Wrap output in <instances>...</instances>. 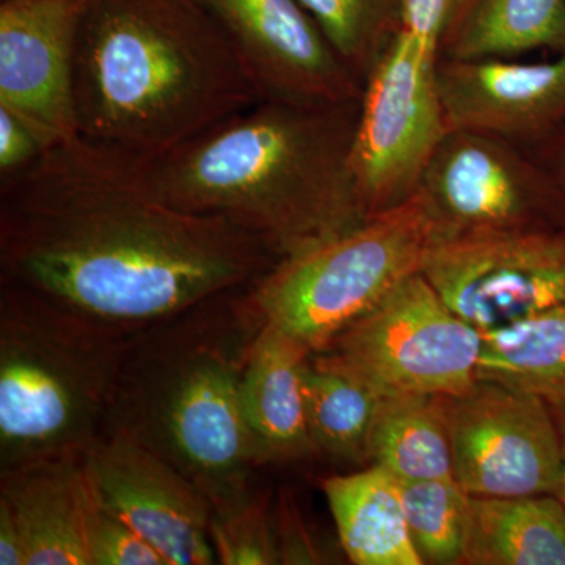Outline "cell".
Returning <instances> with one entry per match:
<instances>
[{
    "mask_svg": "<svg viewBox=\"0 0 565 565\" xmlns=\"http://www.w3.org/2000/svg\"><path fill=\"white\" fill-rule=\"evenodd\" d=\"M278 259L241 226L163 202L139 159L82 137L0 184V278L131 332Z\"/></svg>",
    "mask_w": 565,
    "mask_h": 565,
    "instance_id": "cell-1",
    "label": "cell"
},
{
    "mask_svg": "<svg viewBox=\"0 0 565 565\" xmlns=\"http://www.w3.org/2000/svg\"><path fill=\"white\" fill-rule=\"evenodd\" d=\"M360 98L258 102L143 163L151 191L180 210L215 215L278 258L364 221L351 151Z\"/></svg>",
    "mask_w": 565,
    "mask_h": 565,
    "instance_id": "cell-2",
    "label": "cell"
},
{
    "mask_svg": "<svg viewBox=\"0 0 565 565\" xmlns=\"http://www.w3.org/2000/svg\"><path fill=\"white\" fill-rule=\"evenodd\" d=\"M258 102L200 0H88L76 58L82 139L150 161Z\"/></svg>",
    "mask_w": 565,
    "mask_h": 565,
    "instance_id": "cell-3",
    "label": "cell"
},
{
    "mask_svg": "<svg viewBox=\"0 0 565 565\" xmlns=\"http://www.w3.org/2000/svg\"><path fill=\"white\" fill-rule=\"evenodd\" d=\"M262 326L243 286L134 333L103 435L154 452L212 508L244 493L263 465L243 401Z\"/></svg>",
    "mask_w": 565,
    "mask_h": 565,
    "instance_id": "cell-4",
    "label": "cell"
},
{
    "mask_svg": "<svg viewBox=\"0 0 565 565\" xmlns=\"http://www.w3.org/2000/svg\"><path fill=\"white\" fill-rule=\"evenodd\" d=\"M134 333L0 278V471L88 452Z\"/></svg>",
    "mask_w": 565,
    "mask_h": 565,
    "instance_id": "cell-5",
    "label": "cell"
},
{
    "mask_svg": "<svg viewBox=\"0 0 565 565\" xmlns=\"http://www.w3.org/2000/svg\"><path fill=\"white\" fill-rule=\"evenodd\" d=\"M437 241L433 218L415 193L348 232L278 259L244 286L245 297L264 323L316 353L422 273Z\"/></svg>",
    "mask_w": 565,
    "mask_h": 565,
    "instance_id": "cell-6",
    "label": "cell"
},
{
    "mask_svg": "<svg viewBox=\"0 0 565 565\" xmlns=\"http://www.w3.org/2000/svg\"><path fill=\"white\" fill-rule=\"evenodd\" d=\"M482 333L422 273L313 353L379 396H459L478 382Z\"/></svg>",
    "mask_w": 565,
    "mask_h": 565,
    "instance_id": "cell-7",
    "label": "cell"
},
{
    "mask_svg": "<svg viewBox=\"0 0 565 565\" xmlns=\"http://www.w3.org/2000/svg\"><path fill=\"white\" fill-rule=\"evenodd\" d=\"M437 55L399 31L366 74L351 177L364 218L411 200L449 132L435 84Z\"/></svg>",
    "mask_w": 565,
    "mask_h": 565,
    "instance_id": "cell-8",
    "label": "cell"
},
{
    "mask_svg": "<svg viewBox=\"0 0 565 565\" xmlns=\"http://www.w3.org/2000/svg\"><path fill=\"white\" fill-rule=\"evenodd\" d=\"M416 193L437 243L565 225L563 195L537 159L486 134H446Z\"/></svg>",
    "mask_w": 565,
    "mask_h": 565,
    "instance_id": "cell-9",
    "label": "cell"
},
{
    "mask_svg": "<svg viewBox=\"0 0 565 565\" xmlns=\"http://www.w3.org/2000/svg\"><path fill=\"white\" fill-rule=\"evenodd\" d=\"M455 479L470 497L559 493L563 445L552 405L478 381L459 396H441Z\"/></svg>",
    "mask_w": 565,
    "mask_h": 565,
    "instance_id": "cell-10",
    "label": "cell"
},
{
    "mask_svg": "<svg viewBox=\"0 0 565 565\" xmlns=\"http://www.w3.org/2000/svg\"><path fill=\"white\" fill-rule=\"evenodd\" d=\"M422 274L456 315L489 332L565 305V225L440 241Z\"/></svg>",
    "mask_w": 565,
    "mask_h": 565,
    "instance_id": "cell-11",
    "label": "cell"
},
{
    "mask_svg": "<svg viewBox=\"0 0 565 565\" xmlns=\"http://www.w3.org/2000/svg\"><path fill=\"white\" fill-rule=\"evenodd\" d=\"M214 18L262 102L330 104L362 96L299 0H200Z\"/></svg>",
    "mask_w": 565,
    "mask_h": 565,
    "instance_id": "cell-12",
    "label": "cell"
},
{
    "mask_svg": "<svg viewBox=\"0 0 565 565\" xmlns=\"http://www.w3.org/2000/svg\"><path fill=\"white\" fill-rule=\"evenodd\" d=\"M88 0L0 2V107L50 148L79 137L76 58Z\"/></svg>",
    "mask_w": 565,
    "mask_h": 565,
    "instance_id": "cell-13",
    "label": "cell"
},
{
    "mask_svg": "<svg viewBox=\"0 0 565 565\" xmlns=\"http://www.w3.org/2000/svg\"><path fill=\"white\" fill-rule=\"evenodd\" d=\"M87 467L99 505L143 535L167 564L217 563L210 498L172 465L120 435H102Z\"/></svg>",
    "mask_w": 565,
    "mask_h": 565,
    "instance_id": "cell-14",
    "label": "cell"
},
{
    "mask_svg": "<svg viewBox=\"0 0 565 565\" xmlns=\"http://www.w3.org/2000/svg\"><path fill=\"white\" fill-rule=\"evenodd\" d=\"M435 84L449 131L526 147L541 145L565 125V51L534 63L437 57Z\"/></svg>",
    "mask_w": 565,
    "mask_h": 565,
    "instance_id": "cell-15",
    "label": "cell"
},
{
    "mask_svg": "<svg viewBox=\"0 0 565 565\" xmlns=\"http://www.w3.org/2000/svg\"><path fill=\"white\" fill-rule=\"evenodd\" d=\"M0 501L25 542V565H90L88 534L98 508L87 452L44 457L0 471Z\"/></svg>",
    "mask_w": 565,
    "mask_h": 565,
    "instance_id": "cell-16",
    "label": "cell"
},
{
    "mask_svg": "<svg viewBox=\"0 0 565 565\" xmlns=\"http://www.w3.org/2000/svg\"><path fill=\"white\" fill-rule=\"evenodd\" d=\"M313 352L264 323L253 341L243 381L245 418L263 463L315 455L305 399V371Z\"/></svg>",
    "mask_w": 565,
    "mask_h": 565,
    "instance_id": "cell-17",
    "label": "cell"
},
{
    "mask_svg": "<svg viewBox=\"0 0 565 565\" xmlns=\"http://www.w3.org/2000/svg\"><path fill=\"white\" fill-rule=\"evenodd\" d=\"M338 539L356 565H424L412 541L399 479L379 465L323 479Z\"/></svg>",
    "mask_w": 565,
    "mask_h": 565,
    "instance_id": "cell-18",
    "label": "cell"
},
{
    "mask_svg": "<svg viewBox=\"0 0 565 565\" xmlns=\"http://www.w3.org/2000/svg\"><path fill=\"white\" fill-rule=\"evenodd\" d=\"M462 565H565L563 501L470 497Z\"/></svg>",
    "mask_w": 565,
    "mask_h": 565,
    "instance_id": "cell-19",
    "label": "cell"
},
{
    "mask_svg": "<svg viewBox=\"0 0 565 565\" xmlns=\"http://www.w3.org/2000/svg\"><path fill=\"white\" fill-rule=\"evenodd\" d=\"M533 51H565V0H460L438 57L515 58Z\"/></svg>",
    "mask_w": 565,
    "mask_h": 565,
    "instance_id": "cell-20",
    "label": "cell"
},
{
    "mask_svg": "<svg viewBox=\"0 0 565 565\" xmlns=\"http://www.w3.org/2000/svg\"><path fill=\"white\" fill-rule=\"evenodd\" d=\"M478 381L565 404V305L482 333Z\"/></svg>",
    "mask_w": 565,
    "mask_h": 565,
    "instance_id": "cell-21",
    "label": "cell"
},
{
    "mask_svg": "<svg viewBox=\"0 0 565 565\" xmlns=\"http://www.w3.org/2000/svg\"><path fill=\"white\" fill-rule=\"evenodd\" d=\"M367 457L401 482L455 478L441 396H381Z\"/></svg>",
    "mask_w": 565,
    "mask_h": 565,
    "instance_id": "cell-22",
    "label": "cell"
},
{
    "mask_svg": "<svg viewBox=\"0 0 565 565\" xmlns=\"http://www.w3.org/2000/svg\"><path fill=\"white\" fill-rule=\"evenodd\" d=\"M308 426L316 452L370 465L371 430L381 396L353 375L311 355L305 371Z\"/></svg>",
    "mask_w": 565,
    "mask_h": 565,
    "instance_id": "cell-23",
    "label": "cell"
},
{
    "mask_svg": "<svg viewBox=\"0 0 565 565\" xmlns=\"http://www.w3.org/2000/svg\"><path fill=\"white\" fill-rule=\"evenodd\" d=\"M341 61L364 82L403 25V0H299Z\"/></svg>",
    "mask_w": 565,
    "mask_h": 565,
    "instance_id": "cell-24",
    "label": "cell"
},
{
    "mask_svg": "<svg viewBox=\"0 0 565 565\" xmlns=\"http://www.w3.org/2000/svg\"><path fill=\"white\" fill-rule=\"evenodd\" d=\"M401 484L408 531L423 563L462 564L470 494L455 478Z\"/></svg>",
    "mask_w": 565,
    "mask_h": 565,
    "instance_id": "cell-25",
    "label": "cell"
},
{
    "mask_svg": "<svg viewBox=\"0 0 565 565\" xmlns=\"http://www.w3.org/2000/svg\"><path fill=\"white\" fill-rule=\"evenodd\" d=\"M210 537L217 563L223 565H275L273 497L248 487L233 500L212 508Z\"/></svg>",
    "mask_w": 565,
    "mask_h": 565,
    "instance_id": "cell-26",
    "label": "cell"
},
{
    "mask_svg": "<svg viewBox=\"0 0 565 565\" xmlns=\"http://www.w3.org/2000/svg\"><path fill=\"white\" fill-rule=\"evenodd\" d=\"M90 565H169L143 537L98 503L88 534Z\"/></svg>",
    "mask_w": 565,
    "mask_h": 565,
    "instance_id": "cell-27",
    "label": "cell"
},
{
    "mask_svg": "<svg viewBox=\"0 0 565 565\" xmlns=\"http://www.w3.org/2000/svg\"><path fill=\"white\" fill-rule=\"evenodd\" d=\"M275 541L280 564L323 563V553L297 511L292 498L280 493L274 505Z\"/></svg>",
    "mask_w": 565,
    "mask_h": 565,
    "instance_id": "cell-28",
    "label": "cell"
},
{
    "mask_svg": "<svg viewBox=\"0 0 565 565\" xmlns=\"http://www.w3.org/2000/svg\"><path fill=\"white\" fill-rule=\"evenodd\" d=\"M46 147L36 134L10 110L0 107V184L28 172Z\"/></svg>",
    "mask_w": 565,
    "mask_h": 565,
    "instance_id": "cell-29",
    "label": "cell"
},
{
    "mask_svg": "<svg viewBox=\"0 0 565 565\" xmlns=\"http://www.w3.org/2000/svg\"><path fill=\"white\" fill-rule=\"evenodd\" d=\"M460 0H403L401 31L429 54L437 55L441 36L455 17Z\"/></svg>",
    "mask_w": 565,
    "mask_h": 565,
    "instance_id": "cell-30",
    "label": "cell"
},
{
    "mask_svg": "<svg viewBox=\"0 0 565 565\" xmlns=\"http://www.w3.org/2000/svg\"><path fill=\"white\" fill-rule=\"evenodd\" d=\"M24 535L9 505L0 501V565H25Z\"/></svg>",
    "mask_w": 565,
    "mask_h": 565,
    "instance_id": "cell-31",
    "label": "cell"
},
{
    "mask_svg": "<svg viewBox=\"0 0 565 565\" xmlns=\"http://www.w3.org/2000/svg\"><path fill=\"white\" fill-rule=\"evenodd\" d=\"M537 147L533 156L555 181L565 203V125Z\"/></svg>",
    "mask_w": 565,
    "mask_h": 565,
    "instance_id": "cell-32",
    "label": "cell"
},
{
    "mask_svg": "<svg viewBox=\"0 0 565 565\" xmlns=\"http://www.w3.org/2000/svg\"><path fill=\"white\" fill-rule=\"evenodd\" d=\"M553 414H555L557 429L561 434V445H563V476H561L559 500L565 505V404L552 405Z\"/></svg>",
    "mask_w": 565,
    "mask_h": 565,
    "instance_id": "cell-33",
    "label": "cell"
},
{
    "mask_svg": "<svg viewBox=\"0 0 565 565\" xmlns=\"http://www.w3.org/2000/svg\"><path fill=\"white\" fill-rule=\"evenodd\" d=\"M0 2H7V0H0Z\"/></svg>",
    "mask_w": 565,
    "mask_h": 565,
    "instance_id": "cell-34",
    "label": "cell"
}]
</instances>
